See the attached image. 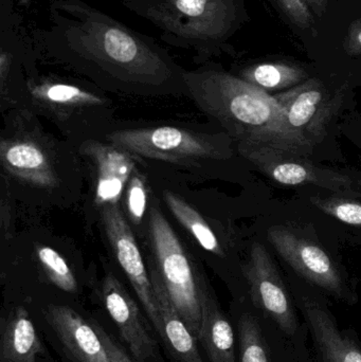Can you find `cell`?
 <instances>
[{
	"instance_id": "6da1fadb",
	"label": "cell",
	"mask_w": 361,
	"mask_h": 362,
	"mask_svg": "<svg viewBox=\"0 0 361 362\" xmlns=\"http://www.w3.org/2000/svg\"><path fill=\"white\" fill-rule=\"evenodd\" d=\"M42 57L104 90L158 97L188 95L184 74L152 36L83 0H53L46 27L33 32Z\"/></svg>"
},
{
	"instance_id": "7a4b0ae2",
	"label": "cell",
	"mask_w": 361,
	"mask_h": 362,
	"mask_svg": "<svg viewBox=\"0 0 361 362\" xmlns=\"http://www.w3.org/2000/svg\"><path fill=\"white\" fill-rule=\"evenodd\" d=\"M188 95L235 144H256L295 152L283 112L265 93L220 66L207 63L184 74Z\"/></svg>"
},
{
	"instance_id": "3957f363",
	"label": "cell",
	"mask_w": 361,
	"mask_h": 362,
	"mask_svg": "<svg viewBox=\"0 0 361 362\" xmlns=\"http://www.w3.org/2000/svg\"><path fill=\"white\" fill-rule=\"evenodd\" d=\"M256 227L254 234L271 248L283 269L329 299L351 306L358 303L357 280L339 255L338 245L286 202L263 213Z\"/></svg>"
},
{
	"instance_id": "277c9868",
	"label": "cell",
	"mask_w": 361,
	"mask_h": 362,
	"mask_svg": "<svg viewBox=\"0 0 361 362\" xmlns=\"http://www.w3.org/2000/svg\"><path fill=\"white\" fill-rule=\"evenodd\" d=\"M283 112L286 137L296 154L320 163H345L338 144L341 124L355 112V88L350 78L313 76L302 84L273 93Z\"/></svg>"
},
{
	"instance_id": "5b68a950",
	"label": "cell",
	"mask_w": 361,
	"mask_h": 362,
	"mask_svg": "<svg viewBox=\"0 0 361 362\" xmlns=\"http://www.w3.org/2000/svg\"><path fill=\"white\" fill-rule=\"evenodd\" d=\"M125 8L160 31L165 44L194 52L205 65L226 50L243 8L239 0H121Z\"/></svg>"
},
{
	"instance_id": "8992f818",
	"label": "cell",
	"mask_w": 361,
	"mask_h": 362,
	"mask_svg": "<svg viewBox=\"0 0 361 362\" xmlns=\"http://www.w3.org/2000/svg\"><path fill=\"white\" fill-rule=\"evenodd\" d=\"M242 269L254 308L277 327L301 362H312L309 329L285 274L273 251L256 234L248 242Z\"/></svg>"
},
{
	"instance_id": "52a82bcc",
	"label": "cell",
	"mask_w": 361,
	"mask_h": 362,
	"mask_svg": "<svg viewBox=\"0 0 361 362\" xmlns=\"http://www.w3.org/2000/svg\"><path fill=\"white\" fill-rule=\"evenodd\" d=\"M148 227L154 257L153 265L174 308L199 340L203 325V301L210 288L156 204L150 206Z\"/></svg>"
},
{
	"instance_id": "ba28073f",
	"label": "cell",
	"mask_w": 361,
	"mask_h": 362,
	"mask_svg": "<svg viewBox=\"0 0 361 362\" xmlns=\"http://www.w3.org/2000/svg\"><path fill=\"white\" fill-rule=\"evenodd\" d=\"M106 138L134 156L175 165L226 161L237 153V144L225 132L208 135L179 127H144L112 132Z\"/></svg>"
},
{
	"instance_id": "9c48e42d",
	"label": "cell",
	"mask_w": 361,
	"mask_h": 362,
	"mask_svg": "<svg viewBox=\"0 0 361 362\" xmlns=\"http://www.w3.org/2000/svg\"><path fill=\"white\" fill-rule=\"evenodd\" d=\"M237 150L251 169L277 185L361 198V171L355 168L328 165L264 144H237Z\"/></svg>"
},
{
	"instance_id": "30bf717a",
	"label": "cell",
	"mask_w": 361,
	"mask_h": 362,
	"mask_svg": "<svg viewBox=\"0 0 361 362\" xmlns=\"http://www.w3.org/2000/svg\"><path fill=\"white\" fill-rule=\"evenodd\" d=\"M283 272L307 323L317 362H361L360 338L353 329L341 327L330 299L292 272Z\"/></svg>"
},
{
	"instance_id": "8fae6325",
	"label": "cell",
	"mask_w": 361,
	"mask_h": 362,
	"mask_svg": "<svg viewBox=\"0 0 361 362\" xmlns=\"http://www.w3.org/2000/svg\"><path fill=\"white\" fill-rule=\"evenodd\" d=\"M101 209L102 223L112 252L135 289L155 332L159 335L161 319L150 272L146 269L131 225L119 204L105 206Z\"/></svg>"
},
{
	"instance_id": "7c38bea8",
	"label": "cell",
	"mask_w": 361,
	"mask_h": 362,
	"mask_svg": "<svg viewBox=\"0 0 361 362\" xmlns=\"http://www.w3.org/2000/svg\"><path fill=\"white\" fill-rule=\"evenodd\" d=\"M239 362H301L277 327L250 301L237 300L235 310Z\"/></svg>"
},
{
	"instance_id": "4fadbf2b",
	"label": "cell",
	"mask_w": 361,
	"mask_h": 362,
	"mask_svg": "<svg viewBox=\"0 0 361 362\" xmlns=\"http://www.w3.org/2000/svg\"><path fill=\"white\" fill-rule=\"evenodd\" d=\"M102 297L108 314L118 327L121 338L135 361L162 362L159 357L158 344L150 334L139 306L112 272L104 279Z\"/></svg>"
},
{
	"instance_id": "5bb4252c",
	"label": "cell",
	"mask_w": 361,
	"mask_h": 362,
	"mask_svg": "<svg viewBox=\"0 0 361 362\" xmlns=\"http://www.w3.org/2000/svg\"><path fill=\"white\" fill-rule=\"evenodd\" d=\"M25 87L34 105L61 119L74 112L102 107L106 102L84 85L59 76H31Z\"/></svg>"
},
{
	"instance_id": "9a60e30c",
	"label": "cell",
	"mask_w": 361,
	"mask_h": 362,
	"mask_svg": "<svg viewBox=\"0 0 361 362\" xmlns=\"http://www.w3.org/2000/svg\"><path fill=\"white\" fill-rule=\"evenodd\" d=\"M80 150L95 165V204L101 208L118 204L131 174L137 169L134 155L114 144L95 140L85 141Z\"/></svg>"
},
{
	"instance_id": "2e32d148",
	"label": "cell",
	"mask_w": 361,
	"mask_h": 362,
	"mask_svg": "<svg viewBox=\"0 0 361 362\" xmlns=\"http://www.w3.org/2000/svg\"><path fill=\"white\" fill-rule=\"evenodd\" d=\"M45 316L74 361L112 362L95 327L76 310L66 305H50Z\"/></svg>"
},
{
	"instance_id": "e0dca14e",
	"label": "cell",
	"mask_w": 361,
	"mask_h": 362,
	"mask_svg": "<svg viewBox=\"0 0 361 362\" xmlns=\"http://www.w3.org/2000/svg\"><path fill=\"white\" fill-rule=\"evenodd\" d=\"M148 272L161 319V332L159 337L165 344L171 361L203 362L197 346L199 340L193 335L192 332L189 329L174 308L152 262L148 264Z\"/></svg>"
},
{
	"instance_id": "ac0fdd59",
	"label": "cell",
	"mask_w": 361,
	"mask_h": 362,
	"mask_svg": "<svg viewBox=\"0 0 361 362\" xmlns=\"http://www.w3.org/2000/svg\"><path fill=\"white\" fill-rule=\"evenodd\" d=\"M0 158L2 167L15 178L42 189L57 185V171L50 157L32 140H2Z\"/></svg>"
},
{
	"instance_id": "d6986e66",
	"label": "cell",
	"mask_w": 361,
	"mask_h": 362,
	"mask_svg": "<svg viewBox=\"0 0 361 362\" xmlns=\"http://www.w3.org/2000/svg\"><path fill=\"white\" fill-rule=\"evenodd\" d=\"M163 199L174 217L196 240L201 248L218 259L228 262L239 276H244L242 269L243 259L235 255V249L227 246L228 244L218 235L215 230L203 218L201 213L197 212L182 196L174 192L165 191Z\"/></svg>"
},
{
	"instance_id": "ffe728a7",
	"label": "cell",
	"mask_w": 361,
	"mask_h": 362,
	"mask_svg": "<svg viewBox=\"0 0 361 362\" xmlns=\"http://www.w3.org/2000/svg\"><path fill=\"white\" fill-rule=\"evenodd\" d=\"M199 341L210 362H239L235 327L210 289L203 301V325Z\"/></svg>"
},
{
	"instance_id": "44dd1931",
	"label": "cell",
	"mask_w": 361,
	"mask_h": 362,
	"mask_svg": "<svg viewBox=\"0 0 361 362\" xmlns=\"http://www.w3.org/2000/svg\"><path fill=\"white\" fill-rule=\"evenodd\" d=\"M42 352V341L29 313L23 306H17L2 320L0 361L37 362Z\"/></svg>"
},
{
	"instance_id": "7402d4cb",
	"label": "cell",
	"mask_w": 361,
	"mask_h": 362,
	"mask_svg": "<svg viewBox=\"0 0 361 362\" xmlns=\"http://www.w3.org/2000/svg\"><path fill=\"white\" fill-rule=\"evenodd\" d=\"M313 76L298 64L286 62H266L254 64L239 70L237 76L252 86L271 95L284 93L302 84Z\"/></svg>"
},
{
	"instance_id": "603a6c76",
	"label": "cell",
	"mask_w": 361,
	"mask_h": 362,
	"mask_svg": "<svg viewBox=\"0 0 361 362\" xmlns=\"http://www.w3.org/2000/svg\"><path fill=\"white\" fill-rule=\"evenodd\" d=\"M36 255L47 278L53 285L66 293H73L78 291L73 272L57 251L42 245L36 249Z\"/></svg>"
},
{
	"instance_id": "cb8c5ba5",
	"label": "cell",
	"mask_w": 361,
	"mask_h": 362,
	"mask_svg": "<svg viewBox=\"0 0 361 362\" xmlns=\"http://www.w3.org/2000/svg\"><path fill=\"white\" fill-rule=\"evenodd\" d=\"M124 196L129 221L134 225H141L148 206V187L146 178L137 169L127 182Z\"/></svg>"
},
{
	"instance_id": "d4e9b609",
	"label": "cell",
	"mask_w": 361,
	"mask_h": 362,
	"mask_svg": "<svg viewBox=\"0 0 361 362\" xmlns=\"http://www.w3.org/2000/svg\"><path fill=\"white\" fill-rule=\"evenodd\" d=\"M290 23L300 29L313 27L315 19L311 8L305 0H277Z\"/></svg>"
},
{
	"instance_id": "484cf974",
	"label": "cell",
	"mask_w": 361,
	"mask_h": 362,
	"mask_svg": "<svg viewBox=\"0 0 361 362\" xmlns=\"http://www.w3.org/2000/svg\"><path fill=\"white\" fill-rule=\"evenodd\" d=\"M90 323L95 327L97 335L101 338L102 342H103L112 362H137L134 361L129 355H127L124 349L114 339V336L110 335L97 321L91 320Z\"/></svg>"
},
{
	"instance_id": "4316f807",
	"label": "cell",
	"mask_w": 361,
	"mask_h": 362,
	"mask_svg": "<svg viewBox=\"0 0 361 362\" xmlns=\"http://www.w3.org/2000/svg\"><path fill=\"white\" fill-rule=\"evenodd\" d=\"M345 50L351 57L361 55V18L350 25L345 40Z\"/></svg>"
},
{
	"instance_id": "83f0119b",
	"label": "cell",
	"mask_w": 361,
	"mask_h": 362,
	"mask_svg": "<svg viewBox=\"0 0 361 362\" xmlns=\"http://www.w3.org/2000/svg\"><path fill=\"white\" fill-rule=\"evenodd\" d=\"M341 135L345 136L350 142L360 151L361 156V122L348 116L341 124Z\"/></svg>"
},
{
	"instance_id": "f1b7e54d",
	"label": "cell",
	"mask_w": 361,
	"mask_h": 362,
	"mask_svg": "<svg viewBox=\"0 0 361 362\" xmlns=\"http://www.w3.org/2000/svg\"><path fill=\"white\" fill-rule=\"evenodd\" d=\"M311 10L318 16H324L328 10L329 0H305Z\"/></svg>"
},
{
	"instance_id": "f546056e",
	"label": "cell",
	"mask_w": 361,
	"mask_h": 362,
	"mask_svg": "<svg viewBox=\"0 0 361 362\" xmlns=\"http://www.w3.org/2000/svg\"><path fill=\"white\" fill-rule=\"evenodd\" d=\"M350 245H353V246L361 247V232L360 233L356 234V235L353 236L351 242H350Z\"/></svg>"
},
{
	"instance_id": "4dcf8cb0",
	"label": "cell",
	"mask_w": 361,
	"mask_h": 362,
	"mask_svg": "<svg viewBox=\"0 0 361 362\" xmlns=\"http://www.w3.org/2000/svg\"><path fill=\"white\" fill-rule=\"evenodd\" d=\"M351 118L355 119V120L360 121L361 122V110L358 112H353L351 115H349Z\"/></svg>"
}]
</instances>
